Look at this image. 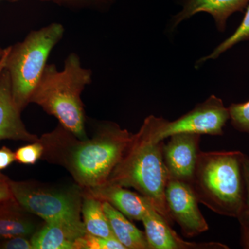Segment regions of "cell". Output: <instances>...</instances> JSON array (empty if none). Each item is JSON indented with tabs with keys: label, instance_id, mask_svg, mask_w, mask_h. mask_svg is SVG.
<instances>
[{
	"label": "cell",
	"instance_id": "obj_1",
	"mask_svg": "<svg viewBox=\"0 0 249 249\" xmlns=\"http://www.w3.org/2000/svg\"><path fill=\"white\" fill-rule=\"evenodd\" d=\"M132 134L113 123L100 127L91 139H80L61 124L39 142L42 157L65 167L82 188L104 184L128 146Z\"/></svg>",
	"mask_w": 249,
	"mask_h": 249
},
{
	"label": "cell",
	"instance_id": "obj_2",
	"mask_svg": "<svg viewBox=\"0 0 249 249\" xmlns=\"http://www.w3.org/2000/svg\"><path fill=\"white\" fill-rule=\"evenodd\" d=\"M163 142L155 140L148 116L139 132L132 134L122 158L105 183L133 188L173 226L174 221L165 201L168 174L163 160Z\"/></svg>",
	"mask_w": 249,
	"mask_h": 249
},
{
	"label": "cell",
	"instance_id": "obj_3",
	"mask_svg": "<svg viewBox=\"0 0 249 249\" xmlns=\"http://www.w3.org/2000/svg\"><path fill=\"white\" fill-rule=\"evenodd\" d=\"M245 154L200 151L190 183L198 201L215 213L237 219L245 209Z\"/></svg>",
	"mask_w": 249,
	"mask_h": 249
},
{
	"label": "cell",
	"instance_id": "obj_4",
	"mask_svg": "<svg viewBox=\"0 0 249 249\" xmlns=\"http://www.w3.org/2000/svg\"><path fill=\"white\" fill-rule=\"evenodd\" d=\"M91 81V70L81 66L76 53L70 54L61 71H58L55 65H46L30 103H36L57 118L62 127L77 138L87 139L80 94Z\"/></svg>",
	"mask_w": 249,
	"mask_h": 249
},
{
	"label": "cell",
	"instance_id": "obj_5",
	"mask_svg": "<svg viewBox=\"0 0 249 249\" xmlns=\"http://www.w3.org/2000/svg\"><path fill=\"white\" fill-rule=\"evenodd\" d=\"M62 24L53 23L31 32L25 40L11 48L6 70L9 72L13 98L18 109L30 103L52 49L64 34Z\"/></svg>",
	"mask_w": 249,
	"mask_h": 249
},
{
	"label": "cell",
	"instance_id": "obj_6",
	"mask_svg": "<svg viewBox=\"0 0 249 249\" xmlns=\"http://www.w3.org/2000/svg\"><path fill=\"white\" fill-rule=\"evenodd\" d=\"M9 185L14 199L19 206L45 222L85 225L80 217L83 188H58L10 179Z\"/></svg>",
	"mask_w": 249,
	"mask_h": 249
},
{
	"label": "cell",
	"instance_id": "obj_7",
	"mask_svg": "<svg viewBox=\"0 0 249 249\" xmlns=\"http://www.w3.org/2000/svg\"><path fill=\"white\" fill-rule=\"evenodd\" d=\"M149 117L155 140L162 142L179 133L223 135V128L230 119V114L222 100L212 95L189 112L172 122L163 118Z\"/></svg>",
	"mask_w": 249,
	"mask_h": 249
},
{
	"label": "cell",
	"instance_id": "obj_8",
	"mask_svg": "<svg viewBox=\"0 0 249 249\" xmlns=\"http://www.w3.org/2000/svg\"><path fill=\"white\" fill-rule=\"evenodd\" d=\"M165 196L170 216L181 227L185 237L191 238L209 230L190 183L168 177Z\"/></svg>",
	"mask_w": 249,
	"mask_h": 249
},
{
	"label": "cell",
	"instance_id": "obj_9",
	"mask_svg": "<svg viewBox=\"0 0 249 249\" xmlns=\"http://www.w3.org/2000/svg\"><path fill=\"white\" fill-rule=\"evenodd\" d=\"M164 143L163 160L168 177L191 183L200 152V134L179 133Z\"/></svg>",
	"mask_w": 249,
	"mask_h": 249
},
{
	"label": "cell",
	"instance_id": "obj_10",
	"mask_svg": "<svg viewBox=\"0 0 249 249\" xmlns=\"http://www.w3.org/2000/svg\"><path fill=\"white\" fill-rule=\"evenodd\" d=\"M145 233L150 249H229L219 242H186L176 233L172 226L152 207L142 218Z\"/></svg>",
	"mask_w": 249,
	"mask_h": 249
},
{
	"label": "cell",
	"instance_id": "obj_11",
	"mask_svg": "<svg viewBox=\"0 0 249 249\" xmlns=\"http://www.w3.org/2000/svg\"><path fill=\"white\" fill-rule=\"evenodd\" d=\"M83 193L102 201H107L126 217L142 221L147 211L154 207L148 199L139 193L117 185L104 183L92 188H83Z\"/></svg>",
	"mask_w": 249,
	"mask_h": 249
},
{
	"label": "cell",
	"instance_id": "obj_12",
	"mask_svg": "<svg viewBox=\"0 0 249 249\" xmlns=\"http://www.w3.org/2000/svg\"><path fill=\"white\" fill-rule=\"evenodd\" d=\"M20 112L13 98L9 72L4 70L0 75V141L11 139L38 142V137L26 129Z\"/></svg>",
	"mask_w": 249,
	"mask_h": 249
},
{
	"label": "cell",
	"instance_id": "obj_13",
	"mask_svg": "<svg viewBox=\"0 0 249 249\" xmlns=\"http://www.w3.org/2000/svg\"><path fill=\"white\" fill-rule=\"evenodd\" d=\"M249 3V0H187L182 11L174 18V27L198 13L205 12L213 17L218 30L224 31L228 18L243 11Z\"/></svg>",
	"mask_w": 249,
	"mask_h": 249
},
{
	"label": "cell",
	"instance_id": "obj_14",
	"mask_svg": "<svg viewBox=\"0 0 249 249\" xmlns=\"http://www.w3.org/2000/svg\"><path fill=\"white\" fill-rule=\"evenodd\" d=\"M87 233L85 225L45 222L31 237L34 249H76V242Z\"/></svg>",
	"mask_w": 249,
	"mask_h": 249
},
{
	"label": "cell",
	"instance_id": "obj_15",
	"mask_svg": "<svg viewBox=\"0 0 249 249\" xmlns=\"http://www.w3.org/2000/svg\"><path fill=\"white\" fill-rule=\"evenodd\" d=\"M15 200L0 206V238L32 236L38 226Z\"/></svg>",
	"mask_w": 249,
	"mask_h": 249
},
{
	"label": "cell",
	"instance_id": "obj_16",
	"mask_svg": "<svg viewBox=\"0 0 249 249\" xmlns=\"http://www.w3.org/2000/svg\"><path fill=\"white\" fill-rule=\"evenodd\" d=\"M103 208L116 239L126 249H150L146 235L129 222L125 215L107 201Z\"/></svg>",
	"mask_w": 249,
	"mask_h": 249
},
{
	"label": "cell",
	"instance_id": "obj_17",
	"mask_svg": "<svg viewBox=\"0 0 249 249\" xmlns=\"http://www.w3.org/2000/svg\"><path fill=\"white\" fill-rule=\"evenodd\" d=\"M81 213L87 232L98 237L116 238L103 210L102 201L83 193Z\"/></svg>",
	"mask_w": 249,
	"mask_h": 249
},
{
	"label": "cell",
	"instance_id": "obj_18",
	"mask_svg": "<svg viewBox=\"0 0 249 249\" xmlns=\"http://www.w3.org/2000/svg\"><path fill=\"white\" fill-rule=\"evenodd\" d=\"M248 40H249V5L243 20L241 22L238 28L236 29L235 32L230 37L226 39L220 45L217 46V48L214 49L211 55L201 58L197 62V64L200 65L203 62H206V60L217 58L221 54L227 52L229 49L232 48L233 46L241 42Z\"/></svg>",
	"mask_w": 249,
	"mask_h": 249
},
{
	"label": "cell",
	"instance_id": "obj_19",
	"mask_svg": "<svg viewBox=\"0 0 249 249\" xmlns=\"http://www.w3.org/2000/svg\"><path fill=\"white\" fill-rule=\"evenodd\" d=\"M76 249H126L116 238H106L87 232L76 242Z\"/></svg>",
	"mask_w": 249,
	"mask_h": 249
},
{
	"label": "cell",
	"instance_id": "obj_20",
	"mask_svg": "<svg viewBox=\"0 0 249 249\" xmlns=\"http://www.w3.org/2000/svg\"><path fill=\"white\" fill-rule=\"evenodd\" d=\"M228 109L232 125L240 132L249 134V101L232 103Z\"/></svg>",
	"mask_w": 249,
	"mask_h": 249
},
{
	"label": "cell",
	"instance_id": "obj_21",
	"mask_svg": "<svg viewBox=\"0 0 249 249\" xmlns=\"http://www.w3.org/2000/svg\"><path fill=\"white\" fill-rule=\"evenodd\" d=\"M43 152V145L38 141L18 149L15 152V157L19 163L32 165L42 157Z\"/></svg>",
	"mask_w": 249,
	"mask_h": 249
},
{
	"label": "cell",
	"instance_id": "obj_22",
	"mask_svg": "<svg viewBox=\"0 0 249 249\" xmlns=\"http://www.w3.org/2000/svg\"><path fill=\"white\" fill-rule=\"evenodd\" d=\"M0 248L6 249H34L30 240L25 237H14L6 239Z\"/></svg>",
	"mask_w": 249,
	"mask_h": 249
},
{
	"label": "cell",
	"instance_id": "obj_23",
	"mask_svg": "<svg viewBox=\"0 0 249 249\" xmlns=\"http://www.w3.org/2000/svg\"><path fill=\"white\" fill-rule=\"evenodd\" d=\"M14 200V196L10 188L9 178L0 175V206Z\"/></svg>",
	"mask_w": 249,
	"mask_h": 249
},
{
	"label": "cell",
	"instance_id": "obj_24",
	"mask_svg": "<svg viewBox=\"0 0 249 249\" xmlns=\"http://www.w3.org/2000/svg\"><path fill=\"white\" fill-rule=\"evenodd\" d=\"M242 165H243L244 179L245 183L246 199L245 209L240 215H245L246 217H249V158L246 155L244 157Z\"/></svg>",
	"mask_w": 249,
	"mask_h": 249
},
{
	"label": "cell",
	"instance_id": "obj_25",
	"mask_svg": "<svg viewBox=\"0 0 249 249\" xmlns=\"http://www.w3.org/2000/svg\"><path fill=\"white\" fill-rule=\"evenodd\" d=\"M237 219L240 224L241 245L244 249H249V217L240 215Z\"/></svg>",
	"mask_w": 249,
	"mask_h": 249
},
{
	"label": "cell",
	"instance_id": "obj_26",
	"mask_svg": "<svg viewBox=\"0 0 249 249\" xmlns=\"http://www.w3.org/2000/svg\"><path fill=\"white\" fill-rule=\"evenodd\" d=\"M16 160L15 153L7 147L0 149V170L5 169Z\"/></svg>",
	"mask_w": 249,
	"mask_h": 249
},
{
	"label": "cell",
	"instance_id": "obj_27",
	"mask_svg": "<svg viewBox=\"0 0 249 249\" xmlns=\"http://www.w3.org/2000/svg\"><path fill=\"white\" fill-rule=\"evenodd\" d=\"M11 48H12V47H8L7 49H5L2 55L0 58V75H1V72L4 71V69L6 68V63H7Z\"/></svg>",
	"mask_w": 249,
	"mask_h": 249
},
{
	"label": "cell",
	"instance_id": "obj_28",
	"mask_svg": "<svg viewBox=\"0 0 249 249\" xmlns=\"http://www.w3.org/2000/svg\"><path fill=\"white\" fill-rule=\"evenodd\" d=\"M45 1H53L57 3L73 2V1H85L88 0H42Z\"/></svg>",
	"mask_w": 249,
	"mask_h": 249
},
{
	"label": "cell",
	"instance_id": "obj_29",
	"mask_svg": "<svg viewBox=\"0 0 249 249\" xmlns=\"http://www.w3.org/2000/svg\"><path fill=\"white\" fill-rule=\"evenodd\" d=\"M3 52H4V51H1V49H0V58H1V55H2Z\"/></svg>",
	"mask_w": 249,
	"mask_h": 249
}]
</instances>
